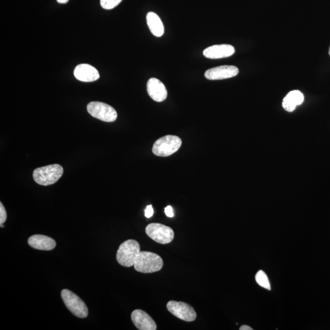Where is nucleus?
I'll use <instances>...</instances> for the list:
<instances>
[{"label":"nucleus","instance_id":"nucleus-1","mask_svg":"<svg viewBox=\"0 0 330 330\" xmlns=\"http://www.w3.org/2000/svg\"><path fill=\"white\" fill-rule=\"evenodd\" d=\"M135 270L143 273H152L160 271L163 266V261L157 254L149 252H140L134 261Z\"/></svg>","mask_w":330,"mask_h":330},{"label":"nucleus","instance_id":"nucleus-2","mask_svg":"<svg viewBox=\"0 0 330 330\" xmlns=\"http://www.w3.org/2000/svg\"><path fill=\"white\" fill-rule=\"evenodd\" d=\"M64 171L61 165L53 164L37 168L33 172V179L39 185L48 186L58 181Z\"/></svg>","mask_w":330,"mask_h":330},{"label":"nucleus","instance_id":"nucleus-3","mask_svg":"<svg viewBox=\"0 0 330 330\" xmlns=\"http://www.w3.org/2000/svg\"><path fill=\"white\" fill-rule=\"evenodd\" d=\"M182 143L179 136H164L156 141L153 146L152 152L158 157H168L178 151Z\"/></svg>","mask_w":330,"mask_h":330},{"label":"nucleus","instance_id":"nucleus-4","mask_svg":"<svg viewBox=\"0 0 330 330\" xmlns=\"http://www.w3.org/2000/svg\"><path fill=\"white\" fill-rule=\"evenodd\" d=\"M140 252V244L137 241L127 240L119 246L116 259L121 265L130 267L133 266L134 258Z\"/></svg>","mask_w":330,"mask_h":330},{"label":"nucleus","instance_id":"nucleus-5","mask_svg":"<svg viewBox=\"0 0 330 330\" xmlns=\"http://www.w3.org/2000/svg\"><path fill=\"white\" fill-rule=\"evenodd\" d=\"M61 295L66 307L73 315L82 319L88 316V309L87 305L75 293L69 290L63 289Z\"/></svg>","mask_w":330,"mask_h":330},{"label":"nucleus","instance_id":"nucleus-6","mask_svg":"<svg viewBox=\"0 0 330 330\" xmlns=\"http://www.w3.org/2000/svg\"><path fill=\"white\" fill-rule=\"evenodd\" d=\"M146 233L152 240L162 244L171 243L174 237L173 229L160 223H151L147 226Z\"/></svg>","mask_w":330,"mask_h":330},{"label":"nucleus","instance_id":"nucleus-7","mask_svg":"<svg viewBox=\"0 0 330 330\" xmlns=\"http://www.w3.org/2000/svg\"><path fill=\"white\" fill-rule=\"evenodd\" d=\"M87 110L93 117L104 122H114L118 117L115 108L103 102H91L88 103Z\"/></svg>","mask_w":330,"mask_h":330},{"label":"nucleus","instance_id":"nucleus-8","mask_svg":"<svg viewBox=\"0 0 330 330\" xmlns=\"http://www.w3.org/2000/svg\"><path fill=\"white\" fill-rule=\"evenodd\" d=\"M167 307L170 313L185 322H194L197 316L194 308L184 302L171 300L168 302Z\"/></svg>","mask_w":330,"mask_h":330},{"label":"nucleus","instance_id":"nucleus-9","mask_svg":"<svg viewBox=\"0 0 330 330\" xmlns=\"http://www.w3.org/2000/svg\"><path fill=\"white\" fill-rule=\"evenodd\" d=\"M238 72V69L234 66H221L207 70L204 75L209 80H219L234 77Z\"/></svg>","mask_w":330,"mask_h":330},{"label":"nucleus","instance_id":"nucleus-10","mask_svg":"<svg viewBox=\"0 0 330 330\" xmlns=\"http://www.w3.org/2000/svg\"><path fill=\"white\" fill-rule=\"evenodd\" d=\"M131 319L132 322L140 330H155L157 329V325L152 318L146 312L136 310L131 314Z\"/></svg>","mask_w":330,"mask_h":330},{"label":"nucleus","instance_id":"nucleus-11","mask_svg":"<svg viewBox=\"0 0 330 330\" xmlns=\"http://www.w3.org/2000/svg\"><path fill=\"white\" fill-rule=\"evenodd\" d=\"M149 96L155 102H161L166 100L168 92L164 85L156 78H150L147 84Z\"/></svg>","mask_w":330,"mask_h":330},{"label":"nucleus","instance_id":"nucleus-12","mask_svg":"<svg viewBox=\"0 0 330 330\" xmlns=\"http://www.w3.org/2000/svg\"><path fill=\"white\" fill-rule=\"evenodd\" d=\"M75 77L84 82H92L100 77L99 72L93 66L87 64H79L76 66L73 72Z\"/></svg>","mask_w":330,"mask_h":330},{"label":"nucleus","instance_id":"nucleus-13","mask_svg":"<svg viewBox=\"0 0 330 330\" xmlns=\"http://www.w3.org/2000/svg\"><path fill=\"white\" fill-rule=\"evenodd\" d=\"M235 53L233 46L228 44L210 46L203 51L204 56L209 59H219L232 56Z\"/></svg>","mask_w":330,"mask_h":330},{"label":"nucleus","instance_id":"nucleus-14","mask_svg":"<svg viewBox=\"0 0 330 330\" xmlns=\"http://www.w3.org/2000/svg\"><path fill=\"white\" fill-rule=\"evenodd\" d=\"M28 242L33 249L43 251L53 250L57 244L53 238L43 235H34L29 238Z\"/></svg>","mask_w":330,"mask_h":330},{"label":"nucleus","instance_id":"nucleus-15","mask_svg":"<svg viewBox=\"0 0 330 330\" xmlns=\"http://www.w3.org/2000/svg\"><path fill=\"white\" fill-rule=\"evenodd\" d=\"M304 101V96L300 91H292L284 97L283 106L287 112H292L294 111L296 106L300 105Z\"/></svg>","mask_w":330,"mask_h":330},{"label":"nucleus","instance_id":"nucleus-16","mask_svg":"<svg viewBox=\"0 0 330 330\" xmlns=\"http://www.w3.org/2000/svg\"><path fill=\"white\" fill-rule=\"evenodd\" d=\"M147 24L152 35L156 37L163 35L164 29L163 22L157 14L149 12L146 16Z\"/></svg>","mask_w":330,"mask_h":330},{"label":"nucleus","instance_id":"nucleus-17","mask_svg":"<svg viewBox=\"0 0 330 330\" xmlns=\"http://www.w3.org/2000/svg\"><path fill=\"white\" fill-rule=\"evenodd\" d=\"M256 281L263 288L270 290L271 289L270 281L267 274L264 271L259 270L256 274Z\"/></svg>","mask_w":330,"mask_h":330},{"label":"nucleus","instance_id":"nucleus-18","mask_svg":"<svg viewBox=\"0 0 330 330\" xmlns=\"http://www.w3.org/2000/svg\"><path fill=\"white\" fill-rule=\"evenodd\" d=\"M122 0H100V5L103 9L109 10L120 4Z\"/></svg>","mask_w":330,"mask_h":330},{"label":"nucleus","instance_id":"nucleus-19","mask_svg":"<svg viewBox=\"0 0 330 330\" xmlns=\"http://www.w3.org/2000/svg\"><path fill=\"white\" fill-rule=\"evenodd\" d=\"M7 218V213L3 204L0 203V224L3 225Z\"/></svg>","mask_w":330,"mask_h":330},{"label":"nucleus","instance_id":"nucleus-20","mask_svg":"<svg viewBox=\"0 0 330 330\" xmlns=\"http://www.w3.org/2000/svg\"><path fill=\"white\" fill-rule=\"evenodd\" d=\"M145 215L146 218H151V217L154 215V209H153L152 205H148V206L146 207L145 210Z\"/></svg>","mask_w":330,"mask_h":330},{"label":"nucleus","instance_id":"nucleus-21","mask_svg":"<svg viewBox=\"0 0 330 330\" xmlns=\"http://www.w3.org/2000/svg\"><path fill=\"white\" fill-rule=\"evenodd\" d=\"M164 213L168 217H170V218H172L174 215L173 207L171 206H168L165 208Z\"/></svg>","mask_w":330,"mask_h":330},{"label":"nucleus","instance_id":"nucleus-22","mask_svg":"<svg viewBox=\"0 0 330 330\" xmlns=\"http://www.w3.org/2000/svg\"><path fill=\"white\" fill-rule=\"evenodd\" d=\"M239 329L240 330H253V329L252 328H251V327L249 326L243 325L240 326Z\"/></svg>","mask_w":330,"mask_h":330},{"label":"nucleus","instance_id":"nucleus-23","mask_svg":"<svg viewBox=\"0 0 330 330\" xmlns=\"http://www.w3.org/2000/svg\"><path fill=\"white\" fill-rule=\"evenodd\" d=\"M69 0H57V2L59 3H62V4H65L68 2Z\"/></svg>","mask_w":330,"mask_h":330},{"label":"nucleus","instance_id":"nucleus-24","mask_svg":"<svg viewBox=\"0 0 330 330\" xmlns=\"http://www.w3.org/2000/svg\"><path fill=\"white\" fill-rule=\"evenodd\" d=\"M1 228H4V226L1 225Z\"/></svg>","mask_w":330,"mask_h":330},{"label":"nucleus","instance_id":"nucleus-25","mask_svg":"<svg viewBox=\"0 0 330 330\" xmlns=\"http://www.w3.org/2000/svg\"><path fill=\"white\" fill-rule=\"evenodd\" d=\"M329 54L330 55V47H329Z\"/></svg>","mask_w":330,"mask_h":330}]
</instances>
